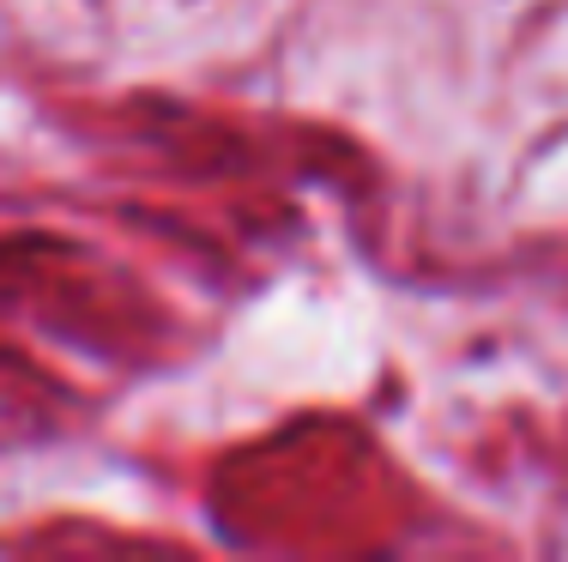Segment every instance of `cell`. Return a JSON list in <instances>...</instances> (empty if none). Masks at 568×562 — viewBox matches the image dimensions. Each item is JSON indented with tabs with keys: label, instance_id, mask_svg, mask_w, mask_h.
I'll return each instance as SVG.
<instances>
[]
</instances>
